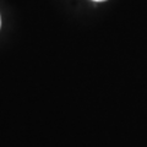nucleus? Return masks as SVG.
Returning <instances> with one entry per match:
<instances>
[{
	"mask_svg": "<svg viewBox=\"0 0 147 147\" xmlns=\"http://www.w3.org/2000/svg\"><path fill=\"white\" fill-rule=\"evenodd\" d=\"M93 1H104V0H93Z\"/></svg>",
	"mask_w": 147,
	"mask_h": 147,
	"instance_id": "1",
	"label": "nucleus"
}]
</instances>
